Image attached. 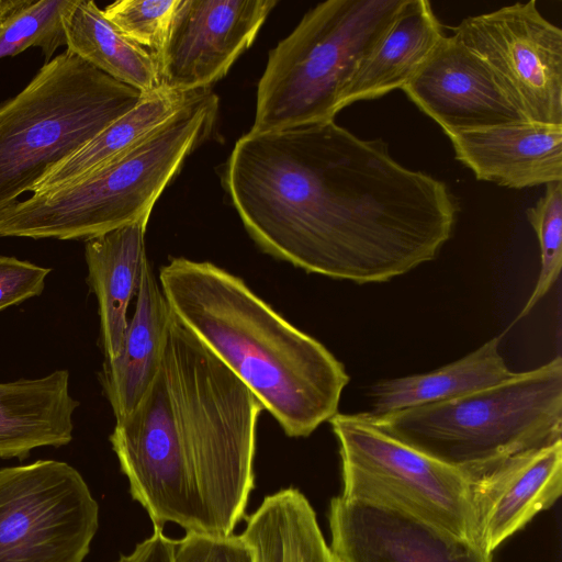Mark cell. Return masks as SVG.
I'll list each match as a JSON object with an SVG mask.
<instances>
[{"label": "cell", "mask_w": 562, "mask_h": 562, "mask_svg": "<svg viewBox=\"0 0 562 562\" xmlns=\"http://www.w3.org/2000/svg\"><path fill=\"white\" fill-rule=\"evenodd\" d=\"M339 443L341 496L397 508L475 540L471 481L401 442L363 413L329 419Z\"/></svg>", "instance_id": "cell-8"}, {"label": "cell", "mask_w": 562, "mask_h": 562, "mask_svg": "<svg viewBox=\"0 0 562 562\" xmlns=\"http://www.w3.org/2000/svg\"><path fill=\"white\" fill-rule=\"evenodd\" d=\"M158 281L175 316L258 398L289 437H307L338 413L344 364L238 277L172 258Z\"/></svg>", "instance_id": "cell-2"}, {"label": "cell", "mask_w": 562, "mask_h": 562, "mask_svg": "<svg viewBox=\"0 0 562 562\" xmlns=\"http://www.w3.org/2000/svg\"><path fill=\"white\" fill-rule=\"evenodd\" d=\"M405 0H327L310 9L268 55L250 131L335 119L359 68Z\"/></svg>", "instance_id": "cell-7"}, {"label": "cell", "mask_w": 562, "mask_h": 562, "mask_svg": "<svg viewBox=\"0 0 562 562\" xmlns=\"http://www.w3.org/2000/svg\"><path fill=\"white\" fill-rule=\"evenodd\" d=\"M223 187L263 252L357 284L434 260L459 211L446 182L404 167L381 138H359L335 120L249 131L225 164Z\"/></svg>", "instance_id": "cell-1"}, {"label": "cell", "mask_w": 562, "mask_h": 562, "mask_svg": "<svg viewBox=\"0 0 562 562\" xmlns=\"http://www.w3.org/2000/svg\"><path fill=\"white\" fill-rule=\"evenodd\" d=\"M452 35L491 68L527 121L562 124V31L535 0L464 18Z\"/></svg>", "instance_id": "cell-11"}, {"label": "cell", "mask_w": 562, "mask_h": 562, "mask_svg": "<svg viewBox=\"0 0 562 562\" xmlns=\"http://www.w3.org/2000/svg\"><path fill=\"white\" fill-rule=\"evenodd\" d=\"M402 90L447 136L527 121L491 68L443 35Z\"/></svg>", "instance_id": "cell-14"}, {"label": "cell", "mask_w": 562, "mask_h": 562, "mask_svg": "<svg viewBox=\"0 0 562 562\" xmlns=\"http://www.w3.org/2000/svg\"><path fill=\"white\" fill-rule=\"evenodd\" d=\"M241 537L254 562H335L313 507L294 487L266 496Z\"/></svg>", "instance_id": "cell-22"}, {"label": "cell", "mask_w": 562, "mask_h": 562, "mask_svg": "<svg viewBox=\"0 0 562 562\" xmlns=\"http://www.w3.org/2000/svg\"><path fill=\"white\" fill-rule=\"evenodd\" d=\"M171 319L172 311L147 260L120 352L104 360L98 373L115 422L127 417L151 387L161 369Z\"/></svg>", "instance_id": "cell-17"}, {"label": "cell", "mask_w": 562, "mask_h": 562, "mask_svg": "<svg viewBox=\"0 0 562 562\" xmlns=\"http://www.w3.org/2000/svg\"><path fill=\"white\" fill-rule=\"evenodd\" d=\"M98 528V502L69 463L0 469V562H83Z\"/></svg>", "instance_id": "cell-9"}, {"label": "cell", "mask_w": 562, "mask_h": 562, "mask_svg": "<svg viewBox=\"0 0 562 562\" xmlns=\"http://www.w3.org/2000/svg\"><path fill=\"white\" fill-rule=\"evenodd\" d=\"M79 405L66 369L0 382V459L23 461L36 448L69 445Z\"/></svg>", "instance_id": "cell-18"}, {"label": "cell", "mask_w": 562, "mask_h": 562, "mask_svg": "<svg viewBox=\"0 0 562 562\" xmlns=\"http://www.w3.org/2000/svg\"><path fill=\"white\" fill-rule=\"evenodd\" d=\"M74 0H32L0 23V58L38 47L45 63L66 46L63 18Z\"/></svg>", "instance_id": "cell-25"}, {"label": "cell", "mask_w": 562, "mask_h": 562, "mask_svg": "<svg viewBox=\"0 0 562 562\" xmlns=\"http://www.w3.org/2000/svg\"><path fill=\"white\" fill-rule=\"evenodd\" d=\"M276 0H180L154 55L161 90L195 92L223 78L248 49Z\"/></svg>", "instance_id": "cell-12"}, {"label": "cell", "mask_w": 562, "mask_h": 562, "mask_svg": "<svg viewBox=\"0 0 562 562\" xmlns=\"http://www.w3.org/2000/svg\"><path fill=\"white\" fill-rule=\"evenodd\" d=\"M63 24L67 50L144 94L161 90L154 55L125 36L93 1L74 0Z\"/></svg>", "instance_id": "cell-23"}, {"label": "cell", "mask_w": 562, "mask_h": 562, "mask_svg": "<svg viewBox=\"0 0 562 562\" xmlns=\"http://www.w3.org/2000/svg\"><path fill=\"white\" fill-rule=\"evenodd\" d=\"M540 246L541 266L531 295L516 321L530 313L560 277L562 267V181L546 184L543 195L526 212Z\"/></svg>", "instance_id": "cell-26"}, {"label": "cell", "mask_w": 562, "mask_h": 562, "mask_svg": "<svg viewBox=\"0 0 562 562\" xmlns=\"http://www.w3.org/2000/svg\"><path fill=\"white\" fill-rule=\"evenodd\" d=\"M427 0H405L394 21L355 72L341 109L402 89L443 36Z\"/></svg>", "instance_id": "cell-20"}, {"label": "cell", "mask_w": 562, "mask_h": 562, "mask_svg": "<svg viewBox=\"0 0 562 562\" xmlns=\"http://www.w3.org/2000/svg\"><path fill=\"white\" fill-rule=\"evenodd\" d=\"M109 440L127 477L130 493L154 528L175 522L187 532L209 533L204 510L180 446V424L166 367L139 405L115 422Z\"/></svg>", "instance_id": "cell-10"}, {"label": "cell", "mask_w": 562, "mask_h": 562, "mask_svg": "<svg viewBox=\"0 0 562 562\" xmlns=\"http://www.w3.org/2000/svg\"><path fill=\"white\" fill-rule=\"evenodd\" d=\"M494 337L461 359L434 371L376 382L370 392L371 418L408 408L449 401L499 383L513 372Z\"/></svg>", "instance_id": "cell-21"}, {"label": "cell", "mask_w": 562, "mask_h": 562, "mask_svg": "<svg viewBox=\"0 0 562 562\" xmlns=\"http://www.w3.org/2000/svg\"><path fill=\"white\" fill-rule=\"evenodd\" d=\"M562 491V441L514 456L471 482L475 540L486 551L551 507Z\"/></svg>", "instance_id": "cell-15"}, {"label": "cell", "mask_w": 562, "mask_h": 562, "mask_svg": "<svg viewBox=\"0 0 562 562\" xmlns=\"http://www.w3.org/2000/svg\"><path fill=\"white\" fill-rule=\"evenodd\" d=\"M147 222L148 218H142L85 241L87 283L98 302L99 344L104 360L114 359L123 342L127 310L148 260Z\"/></svg>", "instance_id": "cell-19"}, {"label": "cell", "mask_w": 562, "mask_h": 562, "mask_svg": "<svg viewBox=\"0 0 562 562\" xmlns=\"http://www.w3.org/2000/svg\"><path fill=\"white\" fill-rule=\"evenodd\" d=\"M201 91L183 93L159 90L146 94L133 109L48 171L31 194L70 183L102 168L170 120Z\"/></svg>", "instance_id": "cell-24"}, {"label": "cell", "mask_w": 562, "mask_h": 562, "mask_svg": "<svg viewBox=\"0 0 562 562\" xmlns=\"http://www.w3.org/2000/svg\"><path fill=\"white\" fill-rule=\"evenodd\" d=\"M146 94L69 50L0 103V215Z\"/></svg>", "instance_id": "cell-6"}, {"label": "cell", "mask_w": 562, "mask_h": 562, "mask_svg": "<svg viewBox=\"0 0 562 562\" xmlns=\"http://www.w3.org/2000/svg\"><path fill=\"white\" fill-rule=\"evenodd\" d=\"M172 562H254L241 535L187 532L175 540Z\"/></svg>", "instance_id": "cell-28"}, {"label": "cell", "mask_w": 562, "mask_h": 562, "mask_svg": "<svg viewBox=\"0 0 562 562\" xmlns=\"http://www.w3.org/2000/svg\"><path fill=\"white\" fill-rule=\"evenodd\" d=\"M448 137L477 180L510 189L562 181V124L522 121Z\"/></svg>", "instance_id": "cell-16"}, {"label": "cell", "mask_w": 562, "mask_h": 562, "mask_svg": "<svg viewBox=\"0 0 562 562\" xmlns=\"http://www.w3.org/2000/svg\"><path fill=\"white\" fill-rule=\"evenodd\" d=\"M179 3L180 0H120L103 13L131 41L156 55Z\"/></svg>", "instance_id": "cell-27"}, {"label": "cell", "mask_w": 562, "mask_h": 562, "mask_svg": "<svg viewBox=\"0 0 562 562\" xmlns=\"http://www.w3.org/2000/svg\"><path fill=\"white\" fill-rule=\"evenodd\" d=\"M50 268L0 255V312L40 296Z\"/></svg>", "instance_id": "cell-29"}, {"label": "cell", "mask_w": 562, "mask_h": 562, "mask_svg": "<svg viewBox=\"0 0 562 562\" xmlns=\"http://www.w3.org/2000/svg\"><path fill=\"white\" fill-rule=\"evenodd\" d=\"M328 518L335 562H492L477 542L390 506L340 495Z\"/></svg>", "instance_id": "cell-13"}, {"label": "cell", "mask_w": 562, "mask_h": 562, "mask_svg": "<svg viewBox=\"0 0 562 562\" xmlns=\"http://www.w3.org/2000/svg\"><path fill=\"white\" fill-rule=\"evenodd\" d=\"M218 98L201 91L170 120L102 168L31 194L0 215V237L83 240L149 218L186 158L211 133Z\"/></svg>", "instance_id": "cell-4"}, {"label": "cell", "mask_w": 562, "mask_h": 562, "mask_svg": "<svg viewBox=\"0 0 562 562\" xmlns=\"http://www.w3.org/2000/svg\"><path fill=\"white\" fill-rule=\"evenodd\" d=\"M164 363L180 423L181 450L209 533L232 535L254 488L255 394L172 313Z\"/></svg>", "instance_id": "cell-3"}, {"label": "cell", "mask_w": 562, "mask_h": 562, "mask_svg": "<svg viewBox=\"0 0 562 562\" xmlns=\"http://www.w3.org/2000/svg\"><path fill=\"white\" fill-rule=\"evenodd\" d=\"M175 540L154 528L153 535L136 544L128 554H121L115 562H172Z\"/></svg>", "instance_id": "cell-30"}, {"label": "cell", "mask_w": 562, "mask_h": 562, "mask_svg": "<svg viewBox=\"0 0 562 562\" xmlns=\"http://www.w3.org/2000/svg\"><path fill=\"white\" fill-rule=\"evenodd\" d=\"M367 417L473 482L514 456L562 441V359L449 401Z\"/></svg>", "instance_id": "cell-5"}, {"label": "cell", "mask_w": 562, "mask_h": 562, "mask_svg": "<svg viewBox=\"0 0 562 562\" xmlns=\"http://www.w3.org/2000/svg\"><path fill=\"white\" fill-rule=\"evenodd\" d=\"M32 0H0V23L27 5Z\"/></svg>", "instance_id": "cell-31"}]
</instances>
